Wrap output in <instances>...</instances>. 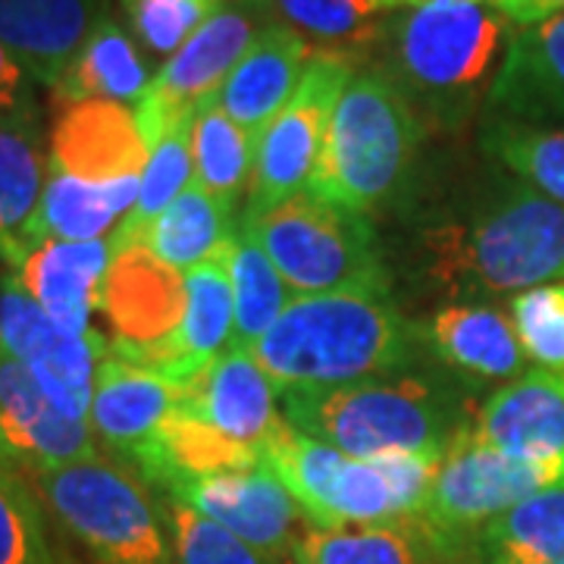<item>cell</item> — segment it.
<instances>
[{"label": "cell", "instance_id": "obj_34", "mask_svg": "<svg viewBox=\"0 0 564 564\" xmlns=\"http://www.w3.org/2000/svg\"><path fill=\"white\" fill-rule=\"evenodd\" d=\"M276 20L295 29L307 44H321L323 54L351 61V51L377 44L389 13L380 0H270Z\"/></svg>", "mask_w": 564, "mask_h": 564}, {"label": "cell", "instance_id": "obj_8", "mask_svg": "<svg viewBox=\"0 0 564 564\" xmlns=\"http://www.w3.org/2000/svg\"><path fill=\"white\" fill-rule=\"evenodd\" d=\"M552 486H564L562 462L514 458L486 443L474 426H464L445 448L417 518L448 540L474 545L480 527Z\"/></svg>", "mask_w": 564, "mask_h": 564}, {"label": "cell", "instance_id": "obj_35", "mask_svg": "<svg viewBox=\"0 0 564 564\" xmlns=\"http://www.w3.org/2000/svg\"><path fill=\"white\" fill-rule=\"evenodd\" d=\"M484 151L508 173L543 192L545 198L564 204V126L492 120L480 135Z\"/></svg>", "mask_w": 564, "mask_h": 564}, {"label": "cell", "instance_id": "obj_28", "mask_svg": "<svg viewBox=\"0 0 564 564\" xmlns=\"http://www.w3.org/2000/svg\"><path fill=\"white\" fill-rule=\"evenodd\" d=\"M480 564H564V486L508 508L474 533Z\"/></svg>", "mask_w": 564, "mask_h": 564}, {"label": "cell", "instance_id": "obj_43", "mask_svg": "<svg viewBox=\"0 0 564 564\" xmlns=\"http://www.w3.org/2000/svg\"><path fill=\"white\" fill-rule=\"evenodd\" d=\"M489 7H496L499 13H505L508 20L514 22L518 29L524 25V13H527V0H484Z\"/></svg>", "mask_w": 564, "mask_h": 564}, {"label": "cell", "instance_id": "obj_18", "mask_svg": "<svg viewBox=\"0 0 564 564\" xmlns=\"http://www.w3.org/2000/svg\"><path fill=\"white\" fill-rule=\"evenodd\" d=\"M104 17L107 0H0V44L54 91Z\"/></svg>", "mask_w": 564, "mask_h": 564}, {"label": "cell", "instance_id": "obj_12", "mask_svg": "<svg viewBox=\"0 0 564 564\" xmlns=\"http://www.w3.org/2000/svg\"><path fill=\"white\" fill-rule=\"evenodd\" d=\"M98 311L110 329L107 351L148 367L185 317V276L144 245H132L107 267Z\"/></svg>", "mask_w": 564, "mask_h": 564}, {"label": "cell", "instance_id": "obj_14", "mask_svg": "<svg viewBox=\"0 0 564 564\" xmlns=\"http://www.w3.org/2000/svg\"><path fill=\"white\" fill-rule=\"evenodd\" d=\"M98 455L91 426L69 421L35 377L0 345V458L13 470L44 474Z\"/></svg>", "mask_w": 564, "mask_h": 564}, {"label": "cell", "instance_id": "obj_29", "mask_svg": "<svg viewBox=\"0 0 564 564\" xmlns=\"http://www.w3.org/2000/svg\"><path fill=\"white\" fill-rule=\"evenodd\" d=\"M232 210L236 207L223 204L204 185L192 182L180 198L151 223L141 245L151 254H158L163 263L188 273L192 267L217 258L236 239L239 226H232Z\"/></svg>", "mask_w": 564, "mask_h": 564}, {"label": "cell", "instance_id": "obj_31", "mask_svg": "<svg viewBox=\"0 0 564 564\" xmlns=\"http://www.w3.org/2000/svg\"><path fill=\"white\" fill-rule=\"evenodd\" d=\"M192 129H195V117H185L176 126H170L161 135V141L151 148L148 166L141 173L139 202L132 207V214L107 236L113 254H120L132 245H141L144 232L151 229V223L158 220L163 210L195 182Z\"/></svg>", "mask_w": 564, "mask_h": 564}, {"label": "cell", "instance_id": "obj_16", "mask_svg": "<svg viewBox=\"0 0 564 564\" xmlns=\"http://www.w3.org/2000/svg\"><path fill=\"white\" fill-rule=\"evenodd\" d=\"M148 141L135 107L117 101L66 104L51 129V166L88 182L141 176L148 166Z\"/></svg>", "mask_w": 564, "mask_h": 564}, {"label": "cell", "instance_id": "obj_40", "mask_svg": "<svg viewBox=\"0 0 564 564\" xmlns=\"http://www.w3.org/2000/svg\"><path fill=\"white\" fill-rule=\"evenodd\" d=\"M511 317L527 358L549 370H564V282H549L514 295Z\"/></svg>", "mask_w": 564, "mask_h": 564}, {"label": "cell", "instance_id": "obj_22", "mask_svg": "<svg viewBox=\"0 0 564 564\" xmlns=\"http://www.w3.org/2000/svg\"><path fill=\"white\" fill-rule=\"evenodd\" d=\"M113 251L98 242H44L20 267L22 289L44 307V314L69 336H88L91 317L101 307V285Z\"/></svg>", "mask_w": 564, "mask_h": 564}, {"label": "cell", "instance_id": "obj_25", "mask_svg": "<svg viewBox=\"0 0 564 564\" xmlns=\"http://www.w3.org/2000/svg\"><path fill=\"white\" fill-rule=\"evenodd\" d=\"M470 545L448 540L421 518L392 524L321 530L307 527L292 549V564H445Z\"/></svg>", "mask_w": 564, "mask_h": 564}, {"label": "cell", "instance_id": "obj_39", "mask_svg": "<svg viewBox=\"0 0 564 564\" xmlns=\"http://www.w3.org/2000/svg\"><path fill=\"white\" fill-rule=\"evenodd\" d=\"M120 7L144 51L173 57L220 10L223 0H120Z\"/></svg>", "mask_w": 564, "mask_h": 564}, {"label": "cell", "instance_id": "obj_17", "mask_svg": "<svg viewBox=\"0 0 564 564\" xmlns=\"http://www.w3.org/2000/svg\"><path fill=\"white\" fill-rule=\"evenodd\" d=\"M486 110L496 120L533 126L564 120V13L514 32L489 82Z\"/></svg>", "mask_w": 564, "mask_h": 564}, {"label": "cell", "instance_id": "obj_19", "mask_svg": "<svg viewBox=\"0 0 564 564\" xmlns=\"http://www.w3.org/2000/svg\"><path fill=\"white\" fill-rule=\"evenodd\" d=\"M311 51L314 47L295 29L280 20L270 22L210 101L229 120L239 122L258 148L270 122L280 117L282 107L299 91V82L314 57Z\"/></svg>", "mask_w": 564, "mask_h": 564}, {"label": "cell", "instance_id": "obj_5", "mask_svg": "<svg viewBox=\"0 0 564 564\" xmlns=\"http://www.w3.org/2000/svg\"><path fill=\"white\" fill-rule=\"evenodd\" d=\"M443 273L467 292H527L564 282V204L527 182L496 185L440 242Z\"/></svg>", "mask_w": 564, "mask_h": 564}, {"label": "cell", "instance_id": "obj_37", "mask_svg": "<svg viewBox=\"0 0 564 564\" xmlns=\"http://www.w3.org/2000/svg\"><path fill=\"white\" fill-rule=\"evenodd\" d=\"M161 514L176 564H280L180 499L166 496Z\"/></svg>", "mask_w": 564, "mask_h": 564}, {"label": "cell", "instance_id": "obj_44", "mask_svg": "<svg viewBox=\"0 0 564 564\" xmlns=\"http://www.w3.org/2000/svg\"><path fill=\"white\" fill-rule=\"evenodd\" d=\"M0 464H7V462H3V458H0Z\"/></svg>", "mask_w": 564, "mask_h": 564}, {"label": "cell", "instance_id": "obj_41", "mask_svg": "<svg viewBox=\"0 0 564 564\" xmlns=\"http://www.w3.org/2000/svg\"><path fill=\"white\" fill-rule=\"evenodd\" d=\"M35 82L25 76L13 54L0 44V122H32L35 120Z\"/></svg>", "mask_w": 564, "mask_h": 564}, {"label": "cell", "instance_id": "obj_27", "mask_svg": "<svg viewBox=\"0 0 564 564\" xmlns=\"http://www.w3.org/2000/svg\"><path fill=\"white\" fill-rule=\"evenodd\" d=\"M151 79L154 76L135 39L107 13L63 73L61 85L54 88V101L61 107L79 101L139 104Z\"/></svg>", "mask_w": 564, "mask_h": 564}, {"label": "cell", "instance_id": "obj_10", "mask_svg": "<svg viewBox=\"0 0 564 564\" xmlns=\"http://www.w3.org/2000/svg\"><path fill=\"white\" fill-rule=\"evenodd\" d=\"M351 73L355 63L348 57L323 51L311 57L299 82V91L282 107L280 117L270 122V129L254 148V176L245 214H258L307 192L333 110Z\"/></svg>", "mask_w": 564, "mask_h": 564}, {"label": "cell", "instance_id": "obj_2", "mask_svg": "<svg viewBox=\"0 0 564 564\" xmlns=\"http://www.w3.org/2000/svg\"><path fill=\"white\" fill-rule=\"evenodd\" d=\"M511 39L514 22L484 0H417L386 20L377 69L421 117L458 122L499 73Z\"/></svg>", "mask_w": 564, "mask_h": 564}, {"label": "cell", "instance_id": "obj_4", "mask_svg": "<svg viewBox=\"0 0 564 564\" xmlns=\"http://www.w3.org/2000/svg\"><path fill=\"white\" fill-rule=\"evenodd\" d=\"M423 141V117L383 69H355L339 95L307 195L351 214L399 198Z\"/></svg>", "mask_w": 564, "mask_h": 564}, {"label": "cell", "instance_id": "obj_1", "mask_svg": "<svg viewBox=\"0 0 564 564\" xmlns=\"http://www.w3.org/2000/svg\"><path fill=\"white\" fill-rule=\"evenodd\" d=\"M421 333L389 292L302 295L251 348L280 392L326 389L404 373L421 361Z\"/></svg>", "mask_w": 564, "mask_h": 564}, {"label": "cell", "instance_id": "obj_13", "mask_svg": "<svg viewBox=\"0 0 564 564\" xmlns=\"http://www.w3.org/2000/svg\"><path fill=\"white\" fill-rule=\"evenodd\" d=\"M170 499L192 505L239 540L270 558H292V549L307 530V518L270 467L217 474L180 484Z\"/></svg>", "mask_w": 564, "mask_h": 564}, {"label": "cell", "instance_id": "obj_20", "mask_svg": "<svg viewBox=\"0 0 564 564\" xmlns=\"http://www.w3.org/2000/svg\"><path fill=\"white\" fill-rule=\"evenodd\" d=\"M182 383L161 370L104 355L95 373V399L88 426L107 448L132 462L158 436L166 417L180 408Z\"/></svg>", "mask_w": 564, "mask_h": 564}, {"label": "cell", "instance_id": "obj_38", "mask_svg": "<svg viewBox=\"0 0 564 564\" xmlns=\"http://www.w3.org/2000/svg\"><path fill=\"white\" fill-rule=\"evenodd\" d=\"M0 564H54L44 511L10 464H0Z\"/></svg>", "mask_w": 564, "mask_h": 564}, {"label": "cell", "instance_id": "obj_42", "mask_svg": "<svg viewBox=\"0 0 564 564\" xmlns=\"http://www.w3.org/2000/svg\"><path fill=\"white\" fill-rule=\"evenodd\" d=\"M555 13H564V0H527V13H524V25H536V22L549 20Z\"/></svg>", "mask_w": 564, "mask_h": 564}, {"label": "cell", "instance_id": "obj_26", "mask_svg": "<svg viewBox=\"0 0 564 564\" xmlns=\"http://www.w3.org/2000/svg\"><path fill=\"white\" fill-rule=\"evenodd\" d=\"M430 348L448 367L477 380H518L527 373V351L511 311L492 304H448L430 326Z\"/></svg>", "mask_w": 564, "mask_h": 564}, {"label": "cell", "instance_id": "obj_36", "mask_svg": "<svg viewBox=\"0 0 564 564\" xmlns=\"http://www.w3.org/2000/svg\"><path fill=\"white\" fill-rule=\"evenodd\" d=\"M345 458L348 455H343L339 448L311 440L289 423H282L280 433L263 448V467L276 474V480L299 502L311 527H321L326 492Z\"/></svg>", "mask_w": 564, "mask_h": 564}, {"label": "cell", "instance_id": "obj_32", "mask_svg": "<svg viewBox=\"0 0 564 564\" xmlns=\"http://www.w3.org/2000/svg\"><path fill=\"white\" fill-rule=\"evenodd\" d=\"M226 267H229L232 302H236L232 345L251 351L270 333V326L285 314V307L295 302V292L282 280L273 261L263 254L261 245L242 229L226 248Z\"/></svg>", "mask_w": 564, "mask_h": 564}, {"label": "cell", "instance_id": "obj_23", "mask_svg": "<svg viewBox=\"0 0 564 564\" xmlns=\"http://www.w3.org/2000/svg\"><path fill=\"white\" fill-rule=\"evenodd\" d=\"M141 176L88 182L63 170H47L44 195L29 223L22 248L25 258L44 242H98L113 232L139 202Z\"/></svg>", "mask_w": 564, "mask_h": 564}, {"label": "cell", "instance_id": "obj_11", "mask_svg": "<svg viewBox=\"0 0 564 564\" xmlns=\"http://www.w3.org/2000/svg\"><path fill=\"white\" fill-rule=\"evenodd\" d=\"M0 345L35 377L44 395L69 421L88 423L95 373L107 355L101 333L69 336L51 321L17 276L0 280Z\"/></svg>", "mask_w": 564, "mask_h": 564}, {"label": "cell", "instance_id": "obj_21", "mask_svg": "<svg viewBox=\"0 0 564 564\" xmlns=\"http://www.w3.org/2000/svg\"><path fill=\"white\" fill-rule=\"evenodd\" d=\"M474 430L514 458L564 464V370L533 367L496 389Z\"/></svg>", "mask_w": 564, "mask_h": 564}, {"label": "cell", "instance_id": "obj_3", "mask_svg": "<svg viewBox=\"0 0 564 564\" xmlns=\"http://www.w3.org/2000/svg\"><path fill=\"white\" fill-rule=\"evenodd\" d=\"M282 402L289 426L361 462L399 452L443 458L467 426L452 389L411 373L326 389H289Z\"/></svg>", "mask_w": 564, "mask_h": 564}, {"label": "cell", "instance_id": "obj_15", "mask_svg": "<svg viewBox=\"0 0 564 564\" xmlns=\"http://www.w3.org/2000/svg\"><path fill=\"white\" fill-rule=\"evenodd\" d=\"M276 392L254 355L229 345L198 377L182 383L180 411L263 458L267 443L285 423L276 411Z\"/></svg>", "mask_w": 564, "mask_h": 564}, {"label": "cell", "instance_id": "obj_33", "mask_svg": "<svg viewBox=\"0 0 564 564\" xmlns=\"http://www.w3.org/2000/svg\"><path fill=\"white\" fill-rule=\"evenodd\" d=\"M192 148H195V182L223 204L236 207L245 188H251L254 141L217 104L204 101L195 113Z\"/></svg>", "mask_w": 564, "mask_h": 564}, {"label": "cell", "instance_id": "obj_7", "mask_svg": "<svg viewBox=\"0 0 564 564\" xmlns=\"http://www.w3.org/2000/svg\"><path fill=\"white\" fill-rule=\"evenodd\" d=\"M44 502L101 564H176L148 484L120 462L91 455L35 474Z\"/></svg>", "mask_w": 564, "mask_h": 564}, {"label": "cell", "instance_id": "obj_30", "mask_svg": "<svg viewBox=\"0 0 564 564\" xmlns=\"http://www.w3.org/2000/svg\"><path fill=\"white\" fill-rule=\"evenodd\" d=\"M51 158L41 151L39 126L0 122V258L20 270L22 236L39 210Z\"/></svg>", "mask_w": 564, "mask_h": 564}, {"label": "cell", "instance_id": "obj_6", "mask_svg": "<svg viewBox=\"0 0 564 564\" xmlns=\"http://www.w3.org/2000/svg\"><path fill=\"white\" fill-rule=\"evenodd\" d=\"M239 229L289 282L295 299L336 292H389L373 223L314 195H295L258 214H245Z\"/></svg>", "mask_w": 564, "mask_h": 564}, {"label": "cell", "instance_id": "obj_24", "mask_svg": "<svg viewBox=\"0 0 564 564\" xmlns=\"http://www.w3.org/2000/svg\"><path fill=\"white\" fill-rule=\"evenodd\" d=\"M236 333V302L232 280L226 267V251L198 263L185 273V317L180 329L161 351L148 361L151 370H161L176 383L198 377L207 364H214L232 345Z\"/></svg>", "mask_w": 564, "mask_h": 564}, {"label": "cell", "instance_id": "obj_9", "mask_svg": "<svg viewBox=\"0 0 564 564\" xmlns=\"http://www.w3.org/2000/svg\"><path fill=\"white\" fill-rule=\"evenodd\" d=\"M270 22H276L270 0H223L220 10L182 44L180 54L154 73L148 91L135 104V120L148 151L170 126L195 117L198 107L220 91Z\"/></svg>", "mask_w": 564, "mask_h": 564}]
</instances>
